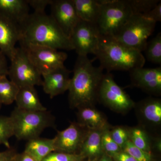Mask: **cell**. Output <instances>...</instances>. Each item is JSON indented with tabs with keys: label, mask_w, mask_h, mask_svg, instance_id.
Returning <instances> with one entry per match:
<instances>
[{
	"label": "cell",
	"mask_w": 161,
	"mask_h": 161,
	"mask_svg": "<svg viewBox=\"0 0 161 161\" xmlns=\"http://www.w3.org/2000/svg\"><path fill=\"white\" fill-rule=\"evenodd\" d=\"M20 28V46L38 45L57 50H74L69 38L45 12L30 14Z\"/></svg>",
	"instance_id": "obj_1"
},
{
	"label": "cell",
	"mask_w": 161,
	"mask_h": 161,
	"mask_svg": "<svg viewBox=\"0 0 161 161\" xmlns=\"http://www.w3.org/2000/svg\"><path fill=\"white\" fill-rule=\"evenodd\" d=\"M103 70L94 66L88 56H78L68 89L71 108L93 107L98 99Z\"/></svg>",
	"instance_id": "obj_2"
},
{
	"label": "cell",
	"mask_w": 161,
	"mask_h": 161,
	"mask_svg": "<svg viewBox=\"0 0 161 161\" xmlns=\"http://www.w3.org/2000/svg\"><path fill=\"white\" fill-rule=\"evenodd\" d=\"M94 54L99 60L100 67L107 72H130L143 67L146 62L142 52L125 46L112 37L101 36Z\"/></svg>",
	"instance_id": "obj_3"
},
{
	"label": "cell",
	"mask_w": 161,
	"mask_h": 161,
	"mask_svg": "<svg viewBox=\"0 0 161 161\" xmlns=\"http://www.w3.org/2000/svg\"><path fill=\"white\" fill-rule=\"evenodd\" d=\"M9 116L14 136L18 140L28 141L39 137L45 129L55 125V117L47 110L28 111L15 107Z\"/></svg>",
	"instance_id": "obj_4"
},
{
	"label": "cell",
	"mask_w": 161,
	"mask_h": 161,
	"mask_svg": "<svg viewBox=\"0 0 161 161\" xmlns=\"http://www.w3.org/2000/svg\"><path fill=\"white\" fill-rule=\"evenodd\" d=\"M156 24L142 14H133L113 38L142 53L146 48L148 38L154 31Z\"/></svg>",
	"instance_id": "obj_5"
},
{
	"label": "cell",
	"mask_w": 161,
	"mask_h": 161,
	"mask_svg": "<svg viewBox=\"0 0 161 161\" xmlns=\"http://www.w3.org/2000/svg\"><path fill=\"white\" fill-rule=\"evenodd\" d=\"M101 6L96 26L101 36L114 37L133 14L126 0H99Z\"/></svg>",
	"instance_id": "obj_6"
},
{
	"label": "cell",
	"mask_w": 161,
	"mask_h": 161,
	"mask_svg": "<svg viewBox=\"0 0 161 161\" xmlns=\"http://www.w3.org/2000/svg\"><path fill=\"white\" fill-rule=\"evenodd\" d=\"M10 60L8 76L19 88L42 86V75L30 59L25 48L16 47Z\"/></svg>",
	"instance_id": "obj_7"
},
{
	"label": "cell",
	"mask_w": 161,
	"mask_h": 161,
	"mask_svg": "<svg viewBox=\"0 0 161 161\" xmlns=\"http://www.w3.org/2000/svg\"><path fill=\"white\" fill-rule=\"evenodd\" d=\"M98 99L118 112H126L135 105L129 95L115 82L110 72L103 75L98 91Z\"/></svg>",
	"instance_id": "obj_8"
},
{
	"label": "cell",
	"mask_w": 161,
	"mask_h": 161,
	"mask_svg": "<svg viewBox=\"0 0 161 161\" xmlns=\"http://www.w3.org/2000/svg\"><path fill=\"white\" fill-rule=\"evenodd\" d=\"M101 37L96 24L79 20L69 37L74 50L78 56L93 54Z\"/></svg>",
	"instance_id": "obj_9"
},
{
	"label": "cell",
	"mask_w": 161,
	"mask_h": 161,
	"mask_svg": "<svg viewBox=\"0 0 161 161\" xmlns=\"http://www.w3.org/2000/svg\"><path fill=\"white\" fill-rule=\"evenodd\" d=\"M22 47L26 49L30 59L41 75L64 66L68 58L66 53L48 47L30 45Z\"/></svg>",
	"instance_id": "obj_10"
},
{
	"label": "cell",
	"mask_w": 161,
	"mask_h": 161,
	"mask_svg": "<svg viewBox=\"0 0 161 161\" xmlns=\"http://www.w3.org/2000/svg\"><path fill=\"white\" fill-rule=\"evenodd\" d=\"M78 123H72L62 131H58L54 139L55 151L78 154L89 130Z\"/></svg>",
	"instance_id": "obj_11"
},
{
	"label": "cell",
	"mask_w": 161,
	"mask_h": 161,
	"mask_svg": "<svg viewBox=\"0 0 161 161\" xmlns=\"http://www.w3.org/2000/svg\"><path fill=\"white\" fill-rule=\"evenodd\" d=\"M50 15L69 38L72 31L80 20L72 0H53Z\"/></svg>",
	"instance_id": "obj_12"
},
{
	"label": "cell",
	"mask_w": 161,
	"mask_h": 161,
	"mask_svg": "<svg viewBox=\"0 0 161 161\" xmlns=\"http://www.w3.org/2000/svg\"><path fill=\"white\" fill-rule=\"evenodd\" d=\"M133 86L155 95L161 92V67L154 68H138L130 72Z\"/></svg>",
	"instance_id": "obj_13"
},
{
	"label": "cell",
	"mask_w": 161,
	"mask_h": 161,
	"mask_svg": "<svg viewBox=\"0 0 161 161\" xmlns=\"http://www.w3.org/2000/svg\"><path fill=\"white\" fill-rule=\"evenodd\" d=\"M20 25L0 13V52L9 60L21 38Z\"/></svg>",
	"instance_id": "obj_14"
},
{
	"label": "cell",
	"mask_w": 161,
	"mask_h": 161,
	"mask_svg": "<svg viewBox=\"0 0 161 161\" xmlns=\"http://www.w3.org/2000/svg\"><path fill=\"white\" fill-rule=\"evenodd\" d=\"M71 71L63 66L42 75V86L46 94L53 98L68 91Z\"/></svg>",
	"instance_id": "obj_15"
},
{
	"label": "cell",
	"mask_w": 161,
	"mask_h": 161,
	"mask_svg": "<svg viewBox=\"0 0 161 161\" xmlns=\"http://www.w3.org/2000/svg\"><path fill=\"white\" fill-rule=\"evenodd\" d=\"M27 0H0V13L21 25L29 13Z\"/></svg>",
	"instance_id": "obj_16"
},
{
	"label": "cell",
	"mask_w": 161,
	"mask_h": 161,
	"mask_svg": "<svg viewBox=\"0 0 161 161\" xmlns=\"http://www.w3.org/2000/svg\"><path fill=\"white\" fill-rule=\"evenodd\" d=\"M15 102L16 103V107L20 109L28 111L47 110L40 102L37 92L34 86L19 88Z\"/></svg>",
	"instance_id": "obj_17"
},
{
	"label": "cell",
	"mask_w": 161,
	"mask_h": 161,
	"mask_svg": "<svg viewBox=\"0 0 161 161\" xmlns=\"http://www.w3.org/2000/svg\"><path fill=\"white\" fill-rule=\"evenodd\" d=\"M78 123L88 130H104L106 120L101 113L93 108L86 107L78 109Z\"/></svg>",
	"instance_id": "obj_18"
},
{
	"label": "cell",
	"mask_w": 161,
	"mask_h": 161,
	"mask_svg": "<svg viewBox=\"0 0 161 161\" xmlns=\"http://www.w3.org/2000/svg\"><path fill=\"white\" fill-rule=\"evenodd\" d=\"M55 151L54 139L36 137L27 141L24 152L36 161H42Z\"/></svg>",
	"instance_id": "obj_19"
},
{
	"label": "cell",
	"mask_w": 161,
	"mask_h": 161,
	"mask_svg": "<svg viewBox=\"0 0 161 161\" xmlns=\"http://www.w3.org/2000/svg\"><path fill=\"white\" fill-rule=\"evenodd\" d=\"M104 130H89L79 154L84 158H95L102 155L103 150L102 145V136Z\"/></svg>",
	"instance_id": "obj_20"
},
{
	"label": "cell",
	"mask_w": 161,
	"mask_h": 161,
	"mask_svg": "<svg viewBox=\"0 0 161 161\" xmlns=\"http://www.w3.org/2000/svg\"><path fill=\"white\" fill-rule=\"evenodd\" d=\"M79 19L96 24L101 10L99 0H72Z\"/></svg>",
	"instance_id": "obj_21"
},
{
	"label": "cell",
	"mask_w": 161,
	"mask_h": 161,
	"mask_svg": "<svg viewBox=\"0 0 161 161\" xmlns=\"http://www.w3.org/2000/svg\"><path fill=\"white\" fill-rule=\"evenodd\" d=\"M144 120L153 125L161 123V101L159 98H149L142 101L139 105Z\"/></svg>",
	"instance_id": "obj_22"
},
{
	"label": "cell",
	"mask_w": 161,
	"mask_h": 161,
	"mask_svg": "<svg viewBox=\"0 0 161 161\" xmlns=\"http://www.w3.org/2000/svg\"><path fill=\"white\" fill-rule=\"evenodd\" d=\"M7 77H0V102L6 105L15 102L19 90V87Z\"/></svg>",
	"instance_id": "obj_23"
},
{
	"label": "cell",
	"mask_w": 161,
	"mask_h": 161,
	"mask_svg": "<svg viewBox=\"0 0 161 161\" xmlns=\"http://www.w3.org/2000/svg\"><path fill=\"white\" fill-rule=\"evenodd\" d=\"M144 51L146 52L147 60L155 64H161V33L147 42Z\"/></svg>",
	"instance_id": "obj_24"
},
{
	"label": "cell",
	"mask_w": 161,
	"mask_h": 161,
	"mask_svg": "<svg viewBox=\"0 0 161 161\" xmlns=\"http://www.w3.org/2000/svg\"><path fill=\"white\" fill-rule=\"evenodd\" d=\"M14 136L13 125L10 116L0 115V146L5 145L10 148L9 140Z\"/></svg>",
	"instance_id": "obj_25"
},
{
	"label": "cell",
	"mask_w": 161,
	"mask_h": 161,
	"mask_svg": "<svg viewBox=\"0 0 161 161\" xmlns=\"http://www.w3.org/2000/svg\"><path fill=\"white\" fill-rule=\"evenodd\" d=\"M129 137L134 146L145 152L150 153L149 137L144 130L139 128H134L129 132Z\"/></svg>",
	"instance_id": "obj_26"
},
{
	"label": "cell",
	"mask_w": 161,
	"mask_h": 161,
	"mask_svg": "<svg viewBox=\"0 0 161 161\" xmlns=\"http://www.w3.org/2000/svg\"><path fill=\"white\" fill-rule=\"evenodd\" d=\"M159 0H126L133 14H144L155 7Z\"/></svg>",
	"instance_id": "obj_27"
},
{
	"label": "cell",
	"mask_w": 161,
	"mask_h": 161,
	"mask_svg": "<svg viewBox=\"0 0 161 161\" xmlns=\"http://www.w3.org/2000/svg\"><path fill=\"white\" fill-rule=\"evenodd\" d=\"M122 150L130 154L137 161H151L150 153L145 152L136 147L130 139L127 141Z\"/></svg>",
	"instance_id": "obj_28"
},
{
	"label": "cell",
	"mask_w": 161,
	"mask_h": 161,
	"mask_svg": "<svg viewBox=\"0 0 161 161\" xmlns=\"http://www.w3.org/2000/svg\"><path fill=\"white\" fill-rule=\"evenodd\" d=\"M102 145L103 151L110 156L122 151L120 147L114 142L109 130L105 129L102 136Z\"/></svg>",
	"instance_id": "obj_29"
},
{
	"label": "cell",
	"mask_w": 161,
	"mask_h": 161,
	"mask_svg": "<svg viewBox=\"0 0 161 161\" xmlns=\"http://www.w3.org/2000/svg\"><path fill=\"white\" fill-rule=\"evenodd\" d=\"M84 158L79 154H70L54 151L42 161H82Z\"/></svg>",
	"instance_id": "obj_30"
},
{
	"label": "cell",
	"mask_w": 161,
	"mask_h": 161,
	"mask_svg": "<svg viewBox=\"0 0 161 161\" xmlns=\"http://www.w3.org/2000/svg\"><path fill=\"white\" fill-rule=\"evenodd\" d=\"M110 133L113 140L122 150L127 141L130 139L129 132L124 128L117 127L110 132Z\"/></svg>",
	"instance_id": "obj_31"
},
{
	"label": "cell",
	"mask_w": 161,
	"mask_h": 161,
	"mask_svg": "<svg viewBox=\"0 0 161 161\" xmlns=\"http://www.w3.org/2000/svg\"><path fill=\"white\" fill-rule=\"evenodd\" d=\"M53 0H27L29 6L36 12H44L47 6H50Z\"/></svg>",
	"instance_id": "obj_32"
},
{
	"label": "cell",
	"mask_w": 161,
	"mask_h": 161,
	"mask_svg": "<svg viewBox=\"0 0 161 161\" xmlns=\"http://www.w3.org/2000/svg\"><path fill=\"white\" fill-rule=\"evenodd\" d=\"M143 16L148 19L151 20L157 23L161 21V1L153 9L146 13L142 14Z\"/></svg>",
	"instance_id": "obj_33"
},
{
	"label": "cell",
	"mask_w": 161,
	"mask_h": 161,
	"mask_svg": "<svg viewBox=\"0 0 161 161\" xmlns=\"http://www.w3.org/2000/svg\"><path fill=\"white\" fill-rule=\"evenodd\" d=\"M17 153L15 149L11 147L5 151L0 152V161H15Z\"/></svg>",
	"instance_id": "obj_34"
},
{
	"label": "cell",
	"mask_w": 161,
	"mask_h": 161,
	"mask_svg": "<svg viewBox=\"0 0 161 161\" xmlns=\"http://www.w3.org/2000/svg\"><path fill=\"white\" fill-rule=\"evenodd\" d=\"M8 66L6 57L0 52V77L8 76Z\"/></svg>",
	"instance_id": "obj_35"
},
{
	"label": "cell",
	"mask_w": 161,
	"mask_h": 161,
	"mask_svg": "<svg viewBox=\"0 0 161 161\" xmlns=\"http://www.w3.org/2000/svg\"><path fill=\"white\" fill-rule=\"evenodd\" d=\"M110 156L115 161H137L130 154L122 150Z\"/></svg>",
	"instance_id": "obj_36"
},
{
	"label": "cell",
	"mask_w": 161,
	"mask_h": 161,
	"mask_svg": "<svg viewBox=\"0 0 161 161\" xmlns=\"http://www.w3.org/2000/svg\"><path fill=\"white\" fill-rule=\"evenodd\" d=\"M15 161H36L28 154L24 152L17 153Z\"/></svg>",
	"instance_id": "obj_37"
},
{
	"label": "cell",
	"mask_w": 161,
	"mask_h": 161,
	"mask_svg": "<svg viewBox=\"0 0 161 161\" xmlns=\"http://www.w3.org/2000/svg\"><path fill=\"white\" fill-rule=\"evenodd\" d=\"M99 161H113L110 156L106 153H103Z\"/></svg>",
	"instance_id": "obj_38"
},
{
	"label": "cell",
	"mask_w": 161,
	"mask_h": 161,
	"mask_svg": "<svg viewBox=\"0 0 161 161\" xmlns=\"http://www.w3.org/2000/svg\"><path fill=\"white\" fill-rule=\"evenodd\" d=\"M2 104L1 103V102H0V109H1V108H2Z\"/></svg>",
	"instance_id": "obj_39"
},
{
	"label": "cell",
	"mask_w": 161,
	"mask_h": 161,
	"mask_svg": "<svg viewBox=\"0 0 161 161\" xmlns=\"http://www.w3.org/2000/svg\"><path fill=\"white\" fill-rule=\"evenodd\" d=\"M96 161V160H92V161Z\"/></svg>",
	"instance_id": "obj_40"
}]
</instances>
